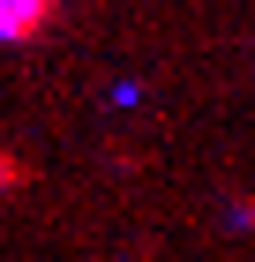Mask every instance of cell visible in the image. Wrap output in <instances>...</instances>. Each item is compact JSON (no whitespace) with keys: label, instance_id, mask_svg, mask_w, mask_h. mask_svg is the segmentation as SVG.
Instances as JSON below:
<instances>
[{"label":"cell","instance_id":"1","mask_svg":"<svg viewBox=\"0 0 255 262\" xmlns=\"http://www.w3.org/2000/svg\"><path fill=\"white\" fill-rule=\"evenodd\" d=\"M45 8L53 0H0V38H23V30H38Z\"/></svg>","mask_w":255,"mask_h":262}]
</instances>
